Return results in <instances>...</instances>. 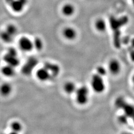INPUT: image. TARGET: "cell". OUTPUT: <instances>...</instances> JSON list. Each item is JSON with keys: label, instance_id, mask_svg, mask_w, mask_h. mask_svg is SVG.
<instances>
[{"label": "cell", "instance_id": "6da1fadb", "mask_svg": "<svg viewBox=\"0 0 134 134\" xmlns=\"http://www.w3.org/2000/svg\"><path fill=\"white\" fill-rule=\"evenodd\" d=\"M129 18L124 15L119 18H116L114 16H111L109 19L110 27L113 32V44L114 47L117 49H119L121 46V29L128 24L129 23Z\"/></svg>", "mask_w": 134, "mask_h": 134}, {"label": "cell", "instance_id": "7a4b0ae2", "mask_svg": "<svg viewBox=\"0 0 134 134\" xmlns=\"http://www.w3.org/2000/svg\"><path fill=\"white\" fill-rule=\"evenodd\" d=\"M91 85L93 91L96 93L101 94L106 90V85L104 77L96 72L91 77Z\"/></svg>", "mask_w": 134, "mask_h": 134}, {"label": "cell", "instance_id": "3957f363", "mask_svg": "<svg viewBox=\"0 0 134 134\" xmlns=\"http://www.w3.org/2000/svg\"><path fill=\"white\" fill-rule=\"evenodd\" d=\"M76 101L80 105H86L90 99V91L86 86H80L77 87L75 92Z\"/></svg>", "mask_w": 134, "mask_h": 134}, {"label": "cell", "instance_id": "277c9868", "mask_svg": "<svg viewBox=\"0 0 134 134\" xmlns=\"http://www.w3.org/2000/svg\"><path fill=\"white\" fill-rule=\"evenodd\" d=\"M116 106L122 109L124 115L130 118L134 122V106L127 103L123 98H118L116 101Z\"/></svg>", "mask_w": 134, "mask_h": 134}, {"label": "cell", "instance_id": "5b68a950", "mask_svg": "<svg viewBox=\"0 0 134 134\" xmlns=\"http://www.w3.org/2000/svg\"><path fill=\"white\" fill-rule=\"evenodd\" d=\"M4 60L7 64L10 65L14 68L19 65L20 61L18 58L16 50L14 48H10L4 56Z\"/></svg>", "mask_w": 134, "mask_h": 134}, {"label": "cell", "instance_id": "8992f818", "mask_svg": "<svg viewBox=\"0 0 134 134\" xmlns=\"http://www.w3.org/2000/svg\"><path fill=\"white\" fill-rule=\"evenodd\" d=\"M20 49L24 52H30L34 48L33 41L26 36L21 37L19 41Z\"/></svg>", "mask_w": 134, "mask_h": 134}, {"label": "cell", "instance_id": "52a82bcc", "mask_svg": "<svg viewBox=\"0 0 134 134\" xmlns=\"http://www.w3.org/2000/svg\"><path fill=\"white\" fill-rule=\"evenodd\" d=\"M108 70L112 75H118L121 71V64L116 59H112L108 65Z\"/></svg>", "mask_w": 134, "mask_h": 134}, {"label": "cell", "instance_id": "ba28073f", "mask_svg": "<svg viewBox=\"0 0 134 134\" xmlns=\"http://www.w3.org/2000/svg\"><path fill=\"white\" fill-rule=\"evenodd\" d=\"M27 3L28 0H13L9 6L14 12L19 13L23 12Z\"/></svg>", "mask_w": 134, "mask_h": 134}, {"label": "cell", "instance_id": "9c48e42d", "mask_svg": "<svg viewBox=\"0 0 134 134\" xmlns=\"http://www.w3.org/2000/svg\"><path fill=\"white\" fill-rule=\"evenodd\" d=\"M43 67L48 70L52 79L57 77L60 72V68L59 66L54 63L45 62Z\"/></svg>", "mask_w": 134, "mask_h": 134}, {"label": "cell", "instance_id": "30bf717a", "mask_svg": "<svg viewBox=\"0 0 134 134\" xmlns=\"http://www.w3.org/2000/svg\"><path fill=\"white\" fill-rule=\"evenodd\" d=\"M36 76L38 80L41 81H48L52 79L50 72L44 67L37 70L36 72Z\"/></svg>", "mask_w": 134, "mask_h": 134}, {"label": "cell", "instance_id": "8fae6325", "mask_svg": "<svg viewBox=\"0 0 134 134\" xmlns=\"http://www.w3.org/2000/svg\"><path fill=\"white\" fill-rule=\"evenodd\" d=\"M63 35L65 38L68 40L72 41L77 38V32L75 29L68 27L63 30Z\"/></svg>", "mask_w": 134, "mask_h": 134}, {"label": "cell", "instance_id": "7c38bea8", "mask_svg": "<svg viewBox=\"0 0 134 134\" xmlns=\"http://www.w3.org/2000/svg\"><path fill=\"white\" fill-rule=\"evenodd\" d=\"M1 72L2 75L5 77H14L15 73V68L10 66V65L7 64L3 67H2Z\"/></svg>", "mask_w": 134, "mask_h": 134}, {"label": "cell", "instance_id": "4fadbf2b", "mask_svg": "<svg viewBox=\"0 0 134 134\" xmlns=\"http://www.w3.org/2000/svg\"><path fill=\"white\" fill-rule=\"evenodd\" d=\"M13 91V87L9 82H5L0 86V94L4 97L10 96Z\"/></svg>", "mask_w": 134, "mask_h": 134}, {"label": "cell", "instance_id": "5bb4252c", "mask_svg": "<svg viewBox=\"0 0 134 134\" xmlns=\"http://www.w3.org/2000/svg\"><path fill=\"white\" fill-rule=\"evenodd\" d=\"M77 88L76 84L72 81H67L65 83L63 86L64 91L68 95L75 93Z\"/></svg>", "mask_w": 134, "mask_h": 134}, {"label": "cell", "instance_id": "9a60e30c", "mask_svg": "<svg viewBox=\"0 0 134 134\" xmlns=\"http://www.w3.org/2000/svg\"><path fill=\"white\" fill-rule=\"evenodd\" d=\"M95 27L98 32H105L107 29V24L105 20L103 19H97L95 23Z\"/></svg>", "mask_w": 134, "mask_h": 134}, {"label": "cell", "instance_id": "2e32d148", "mask_svg": "<svg viewBox=\"0 0 134 134\" xmlns=\"http://www.w3.org/2000/svg\"><path fill=\"white\" fill-rule=\"evenodd\" d=\"M0 38L5 43H9L13 41L14 37L4 30L0 32Z\"/></svg>", "mask_w": 134, "mask_h": 134}, {"label": "cell", "instance_id": "e0dca14e", "mask_svg": "<svg viewBox=\"0 0 134 134\" xmlns=\"http://www.w3.org/2000/svg\"><path fill=\"white\" fill-rule=\"evenodd\" d=\"M75 8L71 4H66L63 6L62 8V13L66 16H71L75 13Z\"/></svg>", "mask_w": 134, "mask_h": 134}, {"label": "cell", "instance_id": "ac0fdd59", "mask_svg": "<svg viewBox=\"0 0 134 134\" xmlns=\"http://www.w3.org/2000/svg\"><path fill=\"white\" fill-rule=\"evenodd\" d=\"M34 49L36 50L40 51L43 49L44 47V43L42 39L39 38L38 37H35L34 41Z\"/></svg>", "mask_w": 134, "mask_h": 134}, {"label": "cell", "instance_id": "d6986e66", "mask_svg": "<svg viewBox=\"0 0 134 134\" xmlns=\"http://www.w3.org/2000/svg\"><path fill=\"white\" fill-rule=\"evenodd\" d=\"M10 128L14 133H18L23 129V125L19 121H14L10 124Z\"/></svg>", "mask_w": 134, "mask_h": 134}, {"label": "cell", "instance_id": "ffe728a7", "mask_svg": "<svg viewBox=\"0 0 134 134\" xmlns=\"http://www.w3.org/2000/svg\"><path fill=\"white\" fill-rule=\"evenodd\" d=\"M5 30L14 37L18 33V29L14 24H8L5 27Z\"/></svg>", "mask_w": 134, "mask_h": 134}, {"label": "cell", "instance_id": "44dd1931", "mask_svg": "<svg viewBox=\"0 0 134 134\" xmlns=\"http://www.w3.org/2000/svg\"><path fill=\"white\" fill-rule=\"evenodd\" d=\"M96 72H97V74L100 75L103 77H105L107 74V70H106L105 68H104L103 66H98L96 68Z\"/></svg>", "mask_w": 134, "mask_h": 134}, {"label": "cell", "instance_id": "7402d4cb", "mask_svg": "<svg viewBox=\"0 0 134 134\" xmlns=\"http://www.w3.org/2000/svg\"><path fill=\"white\" fill-rule=\"evenodd\" d=\"M129 51L130 53V57L131 59V60L134 62V48L130 46Z\"/></svg>", "mask_w": 134, "mask_h": 134}, {"label": "cell", "instance_id": "603a6c76", "mask_svg": "<svg viewBox=\"0 0 134 134\" xmlns=\"http://www.w3.org/2000/svg\"><path fill=\"white\" fill-rule=\"evenodd\" d=\"M131 46L132 47L134 48V38L131 40Z\"/></svg>", "mask_w": 134, "mask_h": 134}, {"label": "cell", "instance_id": "cb8c5ba5", "mask_svg": "<svg viewBox=\"0 0 134 134\" xmlns=\"http://www.w3.org/2000/svg\"><path fill=\"white\" fill-rule=\"evenodd\" d=\"M132 80V83H133V86H134V75L133 76Z\"/></svg>", "mask_w": 134, "mask_h": 134}, {"label": "cell", "instance_id": "d4e9b609", "mask_svg": "<svg viewBox=\"0 0 134 134\" xmlns=\"http://www.w3.org/2000/svg\"><path fill=\"white\" fill-rule=\"evenodd\" d=\"M132 3H133V5H134V0H132Z\"/></svg>", "mask_w": 134, "mask_h": 134}]
</instances>
